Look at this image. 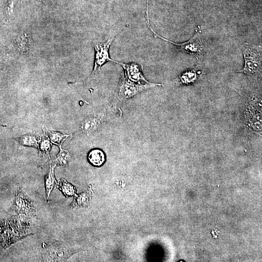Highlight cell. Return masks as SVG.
Segmentation results:
<instances>
[{"label": "cell", "instance_id": "cell-2", "mask_svg": "<svg viewBox=\"0 0 262 262\" xmlns=\"http://www.w3.org/2000/svg\"><path fill=\"white\" fill-rule=\"evenodd\" d=\"M242 52L245 60L243 68L238 71L251 75L262 71V46L245 43L242 45Z\"/></svg>", "mask_w": 262, "mask_h": 262}, {"label": "cell", "instance_id": "cell-8", "mask_svg": "<svg viewBox=\"0 0 262 262\" xmlns=\"http://www.w3.org/2000/svg\"><path fill=\"white\" fill-rule=\"evenodd\" d=\"M17 195L16 198V206L20 209L21 213L27 214H33L35 212L33 203L21 190Z\"/></svg>", "mask_w": 262, "mask_h": 262}, {"label": "cell", "instance_id": "cell-1", "mask_svg": "<svg viewBox=\"0 0 262 262\" xmlns=\"http://www.w3.org/2000/svg\"><path fill=\"white\" fill-rule=\"evenodd\" d=\"M148 6H147L146 15L147 16V27L153 33L155 37H159L163 40L168 42L176 47L182 52L189 54L196 57L197 60L202 59L204 54L206 52V49L204 47L200 38V31L199 26H197L193 36L187 42L182 43H176L171 41L167 40L163 37L158 35L152 28L150 26L148 14Z\"/></svg>", "mask_w": 262, "mask_h": 262}, {"label": "cell", "instance_id": "cell-17", "mask_svg": "<svg viewBox=\"0 0 262 262\" xmlns=\"http://www.w3.org/2000/svg\"><path fill=\"white\" fill-rule=\"evenodd\" d=\"M51 143L49 139L43 138L39 145V151L42 154H49L51 148Z\"/></svg>", "mask_w": 262, "mask_h": 262}, {"label": "cell", "instance_id": "cell-10", "mask_svg": "<svg viewBox=\"0 0 262 262\" xmlns=\"http://www.w3.org/2000/svg\"><path fill=\"white\" fill-rule=\"evenodd\" d=\"M88 160L94 166H101L105 160L104 153L99 149H93L90 151L88 155Z\"/></svg>", "mask_w": 262, "mask_h": 262}, {"label": "cell", "instance_id": "cell-13", "mask_svg": "<svg viewBox=\"0 0 262 262\" xmlns=\"http://www.w3.org/2000/svg\"><path fill=\"white\" fill-rule=\"evenodd\" d=\"M57 187L66 197L73 196L76 192L75 187L63 178L60 180Z\"/></svg>", "mask_w": 262, "mask_h": 262}, {"label": "cell", "instance_id": "cell-4", "mask_svg": "<svg viewBox=\"0 0 262 262\" xmlns=\"http://www.w3.org/2000/svg\"><path fill=\"white\" fill-rule=\"evenodd\" d=\"M68 251L61 242L55 241L50 243L46 246L43 253L45 261L59 262L67 259Z\"/></svg>", "mask_w": 262, "mask_h": 262}, {"label": "cell", "instance_id": "cell-7", "mask_svg": "<svg viewBox=\"0 0 262 262\" xmlns=\"http://www.w3.org/2000/svg\"><path fill=\"white\" fill-rule=\"evenodd\" d=\"M125 70V76L130 81L136 82L141 83V81H143L145 83H149L146 80L144 77L141 68L142 66L135 63H131L129 64L119 63Z\"/></svg>", "mask_w": 262, "mask_h": 262}, {"label": "cell", "instance_id": "cell-6", "mask_svg": "<svg viewBox=\"0 0 262 262\" xmlns=\"http://www.w3.org/2000/svg\"><path fill=\"white\" fill-rule=\"evenodd\" d=\"M106 112L103 111L97 116H93L86 119L82 125L81 130L87 135L93 133L97 130L101 123L108 117L109 115Z\"/></svg>", "mask_w": 262, "mask_h": 262}, {"label": "cell", "instance_id": "cell-19", "mask_svg": "<svg viewBox=\"0 0 262 262\" xmlns=\"http://www.w3.org/2000/svg\"><path fill=\"white\" fill-rule=\"evenodd\" d=\"M0 126H4V127H5L6 126H5V125H2V124H0Z\"/></svg>", "mask_w": 262, "mask_h": 262}, {"label": "cell", "instance_id": "cell-15", "mask_svg": "<svg viewBox=\"0 0 262 262\" xmlns=\"http://www.w3.org/2000/svg\"><path fill=\"white\" fill-rule=\"evenodd\" d=\"M46 132L51 142L59 147H61L62 143L68 136L67 134L48 130Z\"/></svg>", "mask_w": 262, "mask_h": 262}, {"label": "cell", "instance_id": "cell-14", "mask_svg": "<svg viewBox=\"0 0 262 262\" xmlns=\"http://www.w3.org/2000/svg\"><path fill=\"white\" fill-rule=\"evenodd\" d=\"M60 150L58 154L56 159L54 161L53 164L58 166H65L67 165L71 159V156L69 152L59 147Z\"/></svg>", "mask_w": 262, "mask_h": 262}, {"label": "cell", "instance_id": "cell-9", "mask_svg": "<svg viewBox=\"0 0 262 262\" xmlns=\"http://www.w3.org/2000/svg\"><path fill=\"white\" fill-rule=\"evenodd\" d=\"M55 166V165L53 164L52 165L51 164H50L49 171L45 176V193L46 198L48 200H49L50 195L53 189L55 187L57 186L58 183L55 179L54 173V168Z\"/></svg>", "mask_w": 262, "mask_h": 262}, {"label": "cell", "instance_id": "cell-11", "mask_svg": "<svg viewBox=\"0 0 262 262\" xmlns=\"http://www.w3.org/2000/svg\"><path fill=\"white\" fill-rule=\"evenodd\" d=\"M92 195L91 189H89L78 196H75L71 204L72 208L86 207L88 205Z\"/></svg>", "mask_w": 262, "mask_h": 262}, {"label": "cell", "instance_id": "cell-3", "mask_svg": "<svg viewBox=\"0 0 262 262\" xmlns=\"http://www.w3.org/2000/svg\"><path fill=\"white\" fill-rule=\"evenodd\" d=\"M156 85H163L161 83H141L133 82L129 80L125 76L120 80L118 91V96L121 99L129 98L141 91Z\"/></svg>", "mask_w": 262, "mask_h": 262}, {"label": "cell", "instance_id": "cell-5", "mask_svg": "<svg viewBox=\"0 0 262 262\" xmlns=\"http://www.w3.org/2000/svg\"><path fill=\"white\" fill-rule=\"evenodd\" d=\"M114 38L108 40L104 43H94V48L96 51L95 62L94 69L92 72V75L96 74L99 71L101 66L106 62L113 61L117 63L118 62L112 60L109 56L108 50Z\"/></svg>", "mask_w": 262, "mask_h": 262}, {"label": "cell", "instance_id": "cell-16", "mask_svg": "<svg viewBox=\"0 0 262 262\" xmlns=\"http://www.w3.org/2000/svg\"><path fill=\"white\" fill-rule=\"evenodd\" d=\"M39 138L35 135L29 134L23 135L20 142L24 146L38 147Z\"/></svg>", "mask_w": 262, "mask_h": 262}, {"label": "cell", "instance_id": "cell-18", "mask_svg": "<svg viewBox=\"0 0 262 262\" xmlns=\"http://www.w3.org/2000/svg\"><path fill=\"white\" fill-rule=\"evenodd\" d=\"M196 77L195 72L192 70L182 74L180 77V80L183 83H188L194 81Z\"/></svg>", "mask_w": 262, "mask_h": 262}, {"label": "cell", "instance_id": "cell-12", "mask_svg": "<svg viewBox=\"0 0 262 262\" xmlns=\"http://www.w3.org/2000/svg\"><path fill=\"white\" fill-rule=\"evenodd\" d=\"M29 45V36L25 33L19 36L16 40V49L20 54H25L28 52Z\"/></svg>", "mask_w": 262, "mask_h": 262}]
</instances>
